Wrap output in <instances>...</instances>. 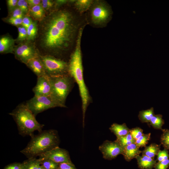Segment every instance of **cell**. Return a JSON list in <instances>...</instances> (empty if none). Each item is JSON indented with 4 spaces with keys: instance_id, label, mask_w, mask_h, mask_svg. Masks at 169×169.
Returning a JSON list of instances; mask_svg holds the SVG:
<instances>
[{
    "instance_id": "6da1fadb",
    "label": "cell",
    "mask_w": 169,
    "mask_h": 169,
    "mask_svg": "<svg viewBox=\"0 0 169 169\" xmlns=\"http://www.w3.org/2000/svg\"><path fill=\"white\" fill-rule=\"evenodd\" d=\"M76 19L66 9L55 10L42 20L40 44L46 51L59 54L66 51L74 41L78 28Z\"/></svg>"
},
{
    "instance_id": "7a4b0ae2",
    "label": "cell",
    "mask_w": 169,
    "mask_h": 169,
    "mask_svg": "<svg viewBox=\"0 0 169 169\" xmlns=\"http://www.w3.org/2000/svg\"><path fill=\"white\" fill-rule=\"evenodd\" d=\"M82 35L77 38L74 50L71 55L68 64L69 74L77 84L82 101L83 125L84 127L85 113L91 101V97L84 82L81 48Z\"/></svg>"
},
{
    "instance_id": "3957f363",
    "label": "cell",
    "mask_w": 169,
    "mask_h": 169,
    "mask_svg": "<svg viewBox=\"0 0 169 169\" xmlns=\"http://www.w3.org/2000/svg\"><path fill=\"white\" fill-rule=\"evenodd\" d=\"M31 138L27 146L20 151L28 158L36 157L58 147L60 142L57 131L53 129L42 131Z\"/></svg>"
},
{
    "instance_id": "277c9868",
    "label": "cell",
    "mask_w": 169,
    "mask_h": 169,
    "mask_svg": "<svg viewBox=\"0 0 169 169\" xmlns=\"http://www.w3.org/2000/svg\"><path fill=\"white\" fill-rule=\"evenodd\" d=\"M15 121L19 133L24 136H29L32 137L33 132L42 131L44 125L39 123L36 120L35 116L29 110L25 104L22 103L9 113Z\"/></svg>"
},
{
    "instance_id": "5b68a950",
    "label": "cell",
    "mask_w": 169,
    "mask_h": 169,
    "mask_svg": "<svg viewBox=\"0 0 169 169\" xmlns=\"http://www.w3.org/2000/svg\"><path fill=\"white\" fill-rule=\"evenodd\" d=\"M52 83L50 96L61 107H66L65 100L73 84V78L69 74L50 77Z\"/></svg>"
},
{
    "instance_id": "8992f818",
    "label": "cell",
    "mask_w": 169,
    "mask_h": 169,
    "mask_svg": "<svg viewBox=\"0 0 169 169\" xmlns=\"http://www.w3.org/2000/svg\"><path fill=\"white\" fill-rule=\"evenodd\" d=\"M40 57L46 74L49 77L69 74L67 62L50 55H40Z\"/></svg>"
},
{
    "instance_id": "52a82bcc",
    "label": "cell",
    "mask_w": 169,
    "mask_h": 169,
    "mask_svg": "<svg viewBox=\"0 0 169 169\" xmlns=\"http://www.w3.org/2000/svg\"><path fill=\"white\" fill-rule=\"evenodd\" d=\"M26 105L36 116L38 114L48 109L60 107L50 96H35L28 100Z\"/></svg>"
},
{
    "instance_id": "ba28073f",
    "label": "cell",
    "mask_w": 169,
    "mask_h": 169,
    "mask_svg": "<svg viewBox=\"0 0 169 169\" xmlns=\"http://www.w3.org/2000/svg\"><path fill=\"white\" fill-rule=\"evenodd\" d=\"M112 13L111 10L108 5L104 2L98 1L92 6L90 11L91 19L95 25L103 24L109 21Z\"/></svg>"
},
{
    "instance_id": "9c48e42d",
    "label": "cell",
    "mask_w": 169,
    "mask_h": 169,
    "mask_svg": "<svg viewBox=\"0 0 169 169\" xmlns=\"http://www.w3.org/2000/svg\"><path fill=\"white\" fill-rule=\"evenodd\" d=\"M14 52L16 58L26 64L40 55L34 45L28 42L19 44L14 48Z\"/></svg>"
},
{
    "instance_id": "30bf717a",
    "label": "cell",
    "mask_w": 169,
    "mask_h": 169,
    "mask_svg": "<svg viewBox=\"0 0 169 169\" xmlns=\"http://www.w3.org/2000/svg\"><path fill=\"white\" fill-rule=\"evenodd\" d=\"M99 149L104 159L111 160L118 155L122 154L124 147L116 140L112 141L107 140L99 146Z\"/></svg>"
},
{
    "instance_id": "8fae6325",
    "label": "cell",
    "mask_w": 169,
    "mask_h": 169,
    "mask_svg": "<svg viewBox=\"0 0 169 169\" xmlns=\"http://www.w3.org/2000/svg\"><path fill=\"white\" fill-rule=\"evenodd\" d=\"M38 156L40 158L50 159L59 164L63 163H73L69 152L59 146L42 154Z\"/></svg>"
},
{
    "instance_id": "7c38bea8",
    "label": "cell",
    "mask_w": 169,
    "mask_h": 169,
    "mask_svg": "<svg viewBox=\"0 0 169 169\" xmlns=\"http://www.w3.org/2000/svg\"><path fill=\"white\" fill-rule=\"evenodd\" d=\"M33 90L35 96H50L52 91L50 77L47 75L38 77L36 84Z\"/></svg>"
},
{
    "instance_id": "4fadbf2b",
    "label": "cell",
    "mask_w": 169,
    "mask_h": 169,
    "mask_svg": "<svg viewBox=\"0 0 169 169\" xmlns=\"http://www.w3.org/2000/svg\"><path fill=\"white\" fill-rule=\"evenodd\" d=\"M26 65L38 77L47 75L40 55L30 60Z\"/></svg>"
},
{
    "instance_id": "5bb4252c",
    "label": "cell",
    "mask_w": 169,
    "mask_h": 169,
    "mask_svg": "<svg viewBox=\"0 0 169 169\" xmlns=\"http://www.w3.org/2000/svg\"><path fill=\"white\" fill-rule=\"evenodd\" d=\"M14 42L15 40L8 35L1 37L0 39V53H12L14 52Z\"/></svg>"
},
{
    "instance_id": "9a60e30c",
    "label": "cell",
    "mask_w": 169,
    "mask_h": 169,
    "mask_svg": "<svg viewBox=\"0 0 169 169\" xmlns=\"http://www.w3.org/2000/svg\"><path fill=\"white\" fill-rule=\"evenodd\" d=\"M142 152L139 148L135 143H132L124 147L122 153L126 161H129L136 158Z\"/></svg>"
},
{
    "instance_id": "2e32d148",
    "label": "cell",
    "mask_w": 169,
    "mask_h": 169,
    "mask_svg": "<svg viewBox=\"0 0 169 169\" xmlns=\"http://www.w3.org/2000/svg\"><path fill=\"white\" fill-rule=\"evenodd\" d=\"M136 158L138 166L141 169H152L156 163V161L153 158L145 155H138Z\"/></svg>"
},
{
    "instance_id": "e0dca14e",
    "label": "cell",
    "mask_w": 169,
    "mask_h": 169,
    "mask_svg": "<svg viewBox=\"0 0 169 169\" xmlns=\"http://www.w3.org/2000/svg\"><path fill=\"white\" fill-rule=\"evenodd\" d=\"M109 129L116 136V138L125 136L129 133L130 131L125 123L122 124L113 123L109 128Z\"/></svg>"
},
{
    "instance_id": "ac0fdd59",
    "label": "cell",
    "mask_w": 169,
    "mask_h": 169,
    "mask_svg": "<svg viewBox=\"0 0 169 169\" xmlns=\"http://www.w3.org/2000/svg\"><path fill=\"white\" fill-rule=\"evenodd\" d=\"M160 145L153 143L148 146H146L142 151V155L153 158L160 150Z\"/></svg>"
},
{
    "instance_id": "d6986e66",
    "label": "cell",
    "mask_w": 169,
    "mask_h": 169,
    "mask_svg": "<svg viewBox=\"0 0 169 169\" xmlns=\"http://www.w3.org/2000/svg\"><path fill=\"white\" fill-rule=\"evenodd\" d=\"M28 11L30 15L36 20H42L44 18V10L41 3L30 8Z\"/></svg>"
},
{
    "instance_id": "ffe728a7",
    "label": "cell",
    "mask_w": 169,
    "mask_h": 169,
    "mask_svg": "<svg viewBox=\"0 0 169 169\" xmlns=\"http://www.w3.org/2000/svg\"><path fill=\"white\" fill-rule=\"evenodd\" d=\"M40 165L39 159L36 157L28 158L21 163L22 169H38Z\"/></svg>"
},
{
    "instance_id": "44dd1931",
    "label": "cell",
    "mask_w": 169,
    "mask_h": 169,
    "mask_svg": "<svg viewBox=\"0 0 169 169\" xmlns=\"http://www.w3.org/2000/svg\"><path fill=\"white\" fill-rule=\"evenodd\" d=\"M153 108L140 111L138 115L139 119L142 123H149L154 115Z\"/></svg>"
},
{
    "instance_id": "7402d4cb",
    "label": "cell",
    "mask_w": 169,
    "mask_h": 169,
    "mask_svg": "<svg viewBox=\"0 0 169 169\" xmlns=\"http://www.w3.org/2000/svg\"><path fill=\"white\" fill-rule=\"evenodd\" d=\"M91 0H78L75 2V6L77 10L80 12L83 13L87 10L93 4Z\"/></svg>"
},
{
    "instance_id": "603a6c76",
    "label": "cell",
    "mask_w": 169,
    "mask_h": 169,
    "mask_svg": "<svg viewBox=\"0 0 169 169\" xmlns=\"http://www.w3.org/2000/svg\"><path fill=\"white\" fill-rule=\"evenodd\" d=\"M149 123L150 125L154 129L162 130V127L164 123V121L161 115H154Z\"/></svg>"
},
{
    "instance_id": "cb8c5ba5",
    "label": "cell",
    "mask_w": 169,
    "mask_h": 169,
    "mask_svg": "<svg viewBox=\"0 0 169 169\" xmlns=\"http://www.w3.org/2000/svg\"><path fill=\"white\" fill-rule=\"evenodd\" d=\"M115 140L123 147L135 143L136 141V140L134 139L129 132L125 136L116 138Z\"/></svg>"
},
{
    "instance_id": "d4e9b609",
    "label": "cell",
    "mask_w": 169,
    "mask_h": 169,
    "mask_svg": "<svg viewBox=\"0 0 169 169\" xmlns=\"http://www.w3.org/2000/svg\"><path fill=\"white\" fill-rule=\"evenodd\" d=\"M38 26L35 22H33L27 29V39L28 41L33 40L36 37L38 32Z\"/></svg>"
},
{
    "instance_id": "484cf974",
    "label": "cell",
    "mask_w": 169,
    "mask_h": 169,
    "mask_svg": "<svg viewBox=\"0 0 169 169\" xmlns=\"http://www.w3.org/2000/svg\"><path fill=\"white\" fill-rule=\"evenodd\" d=\"M39 158L40 165L43 166L45 169H57L58 167L59 164L50 159Z\"/></svg>"
},
{
    "instance_id": "4316f807",
    "label": "cell",
    "mask_w": 169,
    "mask_h": 169,
    "mask_svg": "<svg viewBox=\"0 0 169 169\" xmlns=\"http://www.w3.org/2000/svg\"><path fill=\"white\" fill-rule=\"evenodd\" d=\"M151 135L150 133L146 134H144L136 140L135 143L139 148L142 147H145L150 139Z\"/></svg>"
},
{
    "instance_id": "83f0119b",
    "label": "cell",
    "mask_w": 169,
    "mask_h": 169,
    "mask_svg": "<svg viewBox=\"0 0 169 169\" xmlns=\"http://www.w3.org/2000/svg\"><path fill=\"white\" fill-rule=\"evenodd\" d=\"M163 132L160 138V141L165 148L169 149V130L162 129Z\"/></svg>"
},
{
    "instance_id": "f1b7e54d",
    "label": "cell",
    "mask_w": 169,
    "mask_h": 169,
    "mask_svg": "<svg viewBox=\"0 0 169 169\" xmlns=\"http://www.w3.org/2000/svg\"><path fill=\"white\" fill-rule=\"evenodd\" d=\"M18 35L16 39L17 41L22 42L27 39V29L22 26L18 27Z\"/></svg>"
},
{
    "instance_id": "f546056e",
    "label": "cell",
    "mask_w": 169,
    "mask_h": 169,
    "mask_svg": "<svg viewBox=\"0 0 169 169\" xmlns=\"http://www.w3.org/2000/svg\"><path fill=\"white\" fill-rule=\"evenodd\" d=\"M129 133L136 140L144 134L143 130L138 127L130 129Z\"/></svg>"
},
{
    "instance_id": "4dcf8cb0",
    "label": "cell",
    "mask_w": 169,
    "mask_h": 169,
    "mask_svg": "<svg viewBox=\"0 0 169 169\" xmlns=\"http://www.w3.org/2000/svg\"><path fill=\"white\" fill-rule=\"evenodd\" d=\"M167 149L164 148L162 150H160L157 155V160L158 161H160L169 158L168 151Z\"/></svg>"
},
{
    "instance_id": "1f68e13d",
    "label": "cell",
    "mask_w": 169,
    "mask_h": 169,
    "mask_svg": "<svg viewBox=\"0 0 169 169\" xmlns=\"http://www.w3.org/2000/svg\"><path fill=\"white\" fill-rule=\"evenodd\" d=\"M169 166V158L160 161H158L155 164V169H166Z\"/></svg>"
},
{
    "instance_id": "d6a6232c",
    "label": "cell",
    "mask_w": 169,
    "mask_h": 169,
    "mask_svg": "<svg viewBox=\"0 0 169 169\" xmlns=\"http://www.w3.org/2000/svg\"><path fill=\"white\" fill-rule=\"evenodd\" d=\"M11 13V17L19 18H23L24 13L22 10L18 7L16 8Z\"/></svg>"
},
{
    "instance_id": "836d02e7",
    "label": "cell",
    "mask_w": 169,
    "mask_h": 169,
    "mask_svg": "<svg viewBox=\"0 0 169 169\" xmlns=\"http://www.w3.org/2000/svg\"><path fill=\"white\" fill-rule=\"evenodd\" d=\"M23 18H19L10 17L7 19L9 23L15 26H19L22 25Z\"/></svg>"
},
{
    "instance_id": "e575fe53",
    "label": "cell",
    "mask_w": 169,
    "mask_h": 169,
    "mask_svg": "<svg viewBox=\"0 0 169 169\" xmlns=\"http://www.w3.org/2000/svg\"><path fill=\"white\" fill-rule=\"evenodd\" d=\"M57 169H77L73 163H63L59 164Z\"/></svg>"
},
{
    "instance_id": "d590c367",
    "label": "cell",
    "mask_w": 169,
    "mask_h": 169,
    "mask_svg": "<svg viewBox=\"0 0 169 169\" xmlns=\"http://www.w3.org/2000/svg\"><path fill=\"white\" fill-rule=\"evenodd\" d=\"M41 3V4L44 10L51 8L54 4L53 2L49 0H43Z\"/></svg>"
},
{
    "instance_id": "8d00e7d4",
    "label": "cell",
    "mask_w": 169,
    "mask_h": 169,
    "mask_svg": "<svg viewBox=\"0 0 169 169\" xmlns=\"http://www.w3.org/2000/svg\"><path fill=\"white\" fill-rule=\"evenodd\" d=\"M32 22L31 18L28 16L24 17L23 18L22 26L27 29Z\"/></svg>"
},
{
    "instance_id": "74e56055",
    "label": "cell",
    "mask_w": 169,
    "mask_h": 169,
    "mask_svg": "<svg viewBox=\"0 0 169 169\" xmlns=\"http://www.w3.org/2000/svg\"><path fill=\"white\" fill-rule=\"evenodd\" d=\"M3 169H22L21 163L14 162L6 166Z\"/></svg>"
},
{
    "instance_id": "f35d334b",
    "label": "cell",
    "mask_w": 169,
    "mask_h": 169,
    "mask_svg": "<svg viewBox=\"0 0 169 169\" xmlns=\"http://www.w3.org/2000/svg\"><path fill=\"white\" fill-rule=\"evenodd\" d=\"M18 1L17 0H8L7 1V3L8 8L9 10H13L17 5Z\"/></svg>"
},
{
    "instance_id": "ab89813d",
    "label": "cell",
    "mask_w": 169,
    "mask_h": 169,
    "mask_svg": "<svg viewBox=\"0 0 169 169\" xmlns=\"http://www.w3.org/2000/svg\"><path fill=\"white\" fill-rule=\"evenodd\" d=\"M28 7L31 8L35 6L41 4V0H27Z\"/></svg>"
},
{
    "instance_id": "60d3db41",
    "label": "cell",
    "mask_w": 169,
    "mask_h": 169,
    "mask_svg": "<svg viewBox=\"0 0 169 169\" xmlns=\"http://www.w3.org/2000/svg\"><path fill=\"white\" fill-rule=\"evenodd\" d=\"M28 8L27 1L25 0V1L20 9L22 10L23 13H26L28 12Z\"/></svg>"
},
{
    "instance_id": "b9f144b4",
    "label": "cell",
    "mask_w": 169,
    "mask_h": 169,
    "mask_svg": "<svg viewBox=\"0 0 169 169\" xmlns=\"http://www.w3.org/2000/svg\"><path fill=\"white\" fill-rule=\"evenodd\" d=\"M67 0H57L56 1V4L58 5H61L67 2Z\"/></svg>"
},
{
    "instance_id": "7bdbcfd3",
    "label": "cell",
    "mask_w": 169,
    "mask_h": 169,
    "mask_svg": "<svg viewBox=\"0 0 169 169\" xmlns=\"http://www.w3.org/2000/svg\"><path fill=\"white\" fill-rule=\"evenodd\" d=\"M38 169H45V168L42 165H40L38 168Z\"/></svg>"
}]
</instances>
